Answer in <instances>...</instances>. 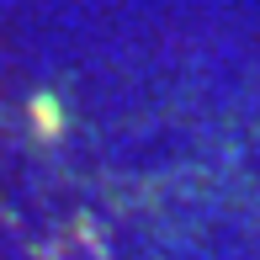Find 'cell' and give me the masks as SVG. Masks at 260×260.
<instances>
[{"label":"cell","mask_w":260,"mask_h":260,"mask_svg":"<svg viewBox=\"0 0 260 260\" xmlns=\"http://www.w3.org/2000/svg\"><path fill=\"white\" fill-rule=\"evenodd\" d=\"M32 117H38V127L58 133V106H53V96H38V101H32Z\"/></svg>","instance_id":"6da1fadb"}]
</instances>
